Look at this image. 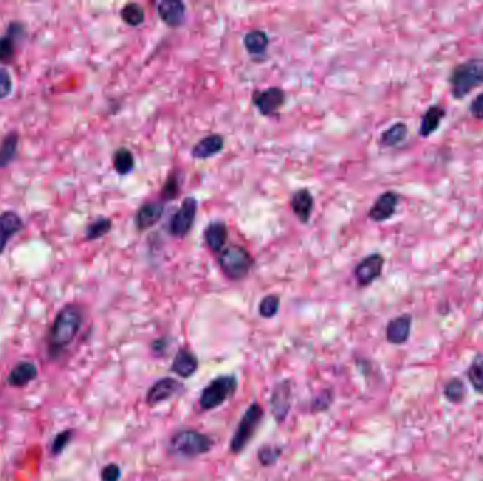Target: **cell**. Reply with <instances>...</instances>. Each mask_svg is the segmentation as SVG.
Segmentation results:
<instances>
[{"mask_svg": "<svg viewBox=\"0 0 483 481\" xmlns=\"http://www.w3.org/2000/svg\"><path fill=\"white\" fill-rule=\"evenodd\" d=\"M83 322L82 308L76 304L66 305L54 318L47 335V348L51 358L60 357L78 336Z\"/></svg>", "mask_w": 483, "mask_h": 481, "instance_id": "obj_1", "label": "cell"}, {"mask_svg": "<svg viewBox=\"0 0 483 481\" xmlns=\"http://www.w3.org/2000/svg\"><path fill=\"white\" fill-rule=\"evenodd\" d=\"M448 82L454 99L467 98L474 89L483 85V58H472L458 64L449 73Z\"/></svg>", "mask_w": 483, "mask_h": 481, "instance_id": "obj_2", "label": "cell"}, {"mask_svg": "<svg viewBox=\"0 0 483 481\" xmlns=\"http://www.w3.org/2000/svg\"><path fill=\"white\" fill-rule=\"evenodd\" d=\"M213 448V439L203 432L194 429H184L176 432L168 443V449L173 455L194 459L207 455Z\"/></svg>", "mask_w": 483, "mask_h": 481, "instance_id": "obj_3", "label": "cell"}, {"mask_svg": "<svg viewBox=\"0 0 483 481\" xmlns=\"http://www.w3.org/2000/svg\"><path fill=\"white\" fill-rule=\"evenodd\" d=\"M218 264L222 273L232 281H240L250 273L255 260L252 254L242 246H229L219 254Z\"/></svg>", "mask_w": 483, "mask_h": 481, "instance_id": "obj_4", "label": "cell"}, {"mask_svg": "<svg viewBox=\"0 0 483 481\" xmlns=\"http://www.w3.org/2000/svg\"><path fill=\"white\" fill-rule=\"evenodd\" d=\"M238 378L232 374L215 377L203 390L200 397V407L203 411H212L230 400L238 390Z\"/></svg>", "mask_w": 483, "mask_h": 481, "instance_id": "obj_5", "label": "cell"}, {"mask_svg": "<svg viewBox=\"0 0 483 481\" xmlns=\"http://www.w3.org/2000/svg\"><path fill=\"white\" fill-rule=\"evenodd\" d=\"M263 416H265V411L258 403H253L245 411L235 430V435L229 443V449L233 455H239L246 449L250 439L255 436Z\"/></svg>", "mask_w": 483, "mask_h": 481, "instance_id": "obj_6", "label": "cell"}, {"mask_svg": "<svg viewBox=\"0 0 483 481\" xmlns=\"http://www.w3.org/2000/svg\"><path fill=\"white\" fill-rule=\"evenodd\" d=\"M198 210V202L194 197H188L183 201L181 207L173 214L168 230L174 237H184L190 233L194 226Z\"/></svg>", "mask_w": 483, "mask_h": 481, "instance_id": "obj_7", "label": "cell"}, {"mask_svg": "<svg viewBox=\"0 0 483 481\" xmlns=\"http://www.w3.org/2000/svg\"><path fill=\"white\" fill-rule=\"evenodd\" d=\"M293 404V386L290 380L277 383L270 397V411L273 413L277 423L281 425L291 410Z\"/></svg>", "mask_w": 483, "mask_h": 481, "instance_id": "obj_8", "label": "cell"}, {"mask_svg": "<svg viewBox=\"0 0 483 481\" xmlns=\"http://www.w3.org/2000/svg\"><path fill=\"white\" fill-rule=\"evenodd\" d=\"M383 267L385 257L380 253H372L357 263L353 275L360 286H367L382 275Z\"/></svg>", "mask_w": 483, "mask_h": 481, "instance_id": "obj_9", "label": "cell"}, {"mask_svg": "<svg viewBox=\"0 0 483 481\" xmlns=\"http://www.w3.org/2000/svg\"><path fill=\"white\" fill-rule=\"evenodd\" d=\"M252 102L263 116H270L283 108L285 102V93L278 86H270L263 90H256L252 96Z\"/></svg>", "mask_w": 483, "mask_h": 481, "instance_id": "obj_10", "label": "cell"}, {"mask_svg": "<svg viewBox=\"0 0 483 481\" xmlns=\"http://www.w3.org/2000/svg\"><path fill=\"white\" fill-rule=\"evenodd\" d=\"M183 390H184V386L178 380L171 378V377L160 378L158 381H156L148 388V391L146 394V403L151 407L158 405V404L173 398L174 395L180 394Z\"/></svg>", "mask_w": 483, "mask_h": 481, "instance_id": "obj_11", "label": "cell"}, {"mask_svg": "<svg viewBox=\"0 0 483 481\" xmlns=\"http://www.w3.org/2000/svg\"><path fill=\"white\" fill-rule=\"evenodd\" d=\"M399 202H400V195L397 192L386 191L375 201L373 207L369 209L367 216L376 223H383L395 216Z\"/></svg>", "mask_w": 483, "mask_h": 481, "instance_id": "obj_12", "label": "cell"}, {"mask_svg": "<svg viewBox=\"0 0 483 481\" xmlns=\"http://www.w3.org/2000/svg\"><path fill=\"white\" fill-rule=\"evenodd\" d=\"M39 376V368L36 363L23 360L19 361L7 374V384L13 388H21L34 381Z\"/></svg>", "mask_w": 483, "mask_h": 481, "instance_id": "obj_13", "label": "cell"}, {"mask_svg": "<svg viewBox=\"0 0 483 481\" xmlns=\"http://www.w3.org/2000/svg\"><path fill=\"white\" fill-rule=\"evenodd\" d=\"M413 318L409 314L392 319L386 326V339L392 344L406 343L410 338Z\"/></svg>", "mask_w": 483, "mask_h": 481, "instance_id": "obj_14", "label": "cell"}, {"mask_svg": "<svg viewBox=\"0 0 483 481\" xmlns=\"http://www.w3.org/2000/svg\"><path fill=\"white\" fill-rule=\"evenodd\" d=\"M198 357L188 348H180L171 363V371L181 378L193 377L198 370Z\"/></svg>", "mask_w": 483, "mask_h": 481, "instance_id": "obj_15", "label": "cell"}, {"mask_svg": "<svg viewBox=\"0 0 483 481\" xmlns=\"http://www.w3.org/2000/svg\"><path fill=\"white\" fill-rule=\"evenodd\" d=\"M158 17L170 27H178L185 19V4L180 0H163L157 6Z\"/></svg>", "mask_w": 483, "mask_h": 481, "instance_id": "obj_16", "label": "cell"}, {"mask_svg": "<svg viewBox=\"0 0 483 481\" xmlns=\"http://www.w3.org/2000/svg\"><path fill=\"white\" fill-rule=\"evenodd\" d=\"M23 219L13 210L0 213V254L4 252L9 240L23 229Z\"/></svg>", "mask_w": 483, "mask_h": 481, "instance_id": "obj_17", "label": "cell"}, {"mask_svg": "<svg viewBox=\"0 0 483 481\" xmlns=\"http://www.w3.org/2000/svg\"><path fill=\"white\" fill-rule=\"evenodd\" d=\"M164 213V204L161 202H147L138 207L135 216V224L138 230L143 232L160 222Z\"/></svg>", "mask_w": 483, "mask_h": 481, "instance_id": "obj_18", "label": "cell"}, {"mask_svg": "<svg viewBox=\"0 0 483 481\" xmlns=\"http://www.w3.org/2000/svg\"><path fill=\"white\" fill-rule=\"evenodd\" d=\"M291 209L294 212V214L297 216V219L301 223H308L311 219V213L314 209V197L311 194L310 190H298L294 192V195L291 197Z\"/></svg>", "mask_w": 483, "mask_h": 481, "instance_id": "obj_19", "label": "cell"}, {"mask_svg": "<svg viewBox=\"0 0 483 481\" xmlns=\"http://www.w3.org/2000/svg\"><path fill=\"white\" fill-rule=\"evenodd\" d=\"M445 115H447V112L442 106H439V105L429 106L425 110L424 116L421 118V125H420V129H418L420 138H427L432 136L439 129Z\"/></svg>", "mask_w": 483, "mask_h": 481, "instance_id": "obj_20", "label": "cell"}, {"mask_svg": "<svg viewBox=\"0 0 483 481\" xmlns=\"http://www.w3.org/2000/svg\"><path fill=\"white\" fill-rule=\"evenodd\" d=\"M204 239L208 247L218 253L222 252L228 240V227L222 220L210 222L204 230Z\"/></svg>", "mask_w": 483, "mask_h": 481, "instance_id": "obj_21", "label": "cell"}, {"mask_svg": "<svg viewBox=\"0 0 483 481\" xmlns=\"http://www.w3.org/2000/svg\"><path fill=\"white\" fill-rule=\"evenodd\" d=\"M223 144H225V140L220 135H210V136L203 138L201 141H198L194 145L191 154L194 158L207 160L216 155L218 152H220L223 148Z\"/></svg>", "mask_w": 483, "mask_h": 481, "instance_id": "obj_22", "label": "cell"}, {"mask_svg": "<svg viewBox=\"0 0 483 481\" xmlns=\"http://www.w3.org/2000/svg\"><path fill=\"white\" fill-rule=\"evenodd\" d=\"M243 46L250 56H262L269 47V36L262 30H252L245 36Z\"/></svg>", "mask_w": 483, "mask_h": 481, "instance_id": "obj_23", "label": "cell"}, {"mask_svg": "<svg viewBox=\"0 0 483 481\" xmlns=\"http://www.w3.org/2000/svg\"><path fill=\"white\" fill-rule=\"evenodd\" d=\"M19 141L17 132L7 133L0 141V168H6L14 161L19 151Z\"/></svg>", "mask_w": 483, "mask_h": 481, "instance_id": "obj_24", "label": "cell"}, {"mask_svg": "<svg viewBox=\"0 0 483 481\" xmlns=\"http://www.w3.org/2000/svg\"><path fill=\"white\" fill-rule=\"evenodd\" d=\"M409 135V128L403 122H397L385 130L380 136V145L383 147H396L402 144Z\"/></svg>", "mask_w": 483, "mask_h": 481, "instance_id": "obj_25", "label": "cell"}, {"mask_svg": "<svg viewBox=\"0 0 483 481\" xmlns=\"http://www.w3.org/2000/svg\"><path fill=\"white\" fill-rule=\"evenodd\" d=\"M135 157L133 152L126 148V147H121L115 151L113 154V168L119 175H128L133 171L135 168Z\"/></svg>", "mask_w": 483, "mask_h": 481, "instance_id": "obj_26", "label": "cell"}, {"mask_svg": "<svg viewBox=\"0 0 483 481\" xmlns=\"http://www.w3.org/2000/svg\"><path fill=\"white\" fill-rule=\"evenodd\" d=\"M112 230V220L109 217H98L92 223H89L85 229L86 240H98L106 236Z\"/></svg>", "mask_w": 483, "mask_h": 481, "instance_id": "obj_27", "label": "cell"}, {"mask_svg": "<svg viewBox=\"0 0 483 481\" xmlns=\"http://www.w3.org/2000/svg\"><path fill=\"white\" fill-rule=\"evenodd\" d=\"M121 19L131 27H138L144 23L146 11L138 3H128L121 10Z\"/></svg>", "mask_w": 483, "mask_h": 481, "instance_id": "obj_28", "label": "cell"}, {"mask_svg": "<svg viewBox=\"0 0 483 481\" xmlns=\"http://www.w3.org/2000/svg\"><path fill=\"white\" fill-rule=\"evenodd\" d=\"M283 448L278 445H263L258 450V460L263 467H273L283 455Z\"/></svg>", "mask_w": 483, "mask_h": 481, "instance_id": "obj_29", "label": "cell"}, {"mask_svg": "<svg viewBox=\"0 0 483 481\" xmlns=\"http://www.w3.org/2000/svg\"><path fill=\"white\" fill-rule=\"evenodd\" d=\"M468 378L472 384V387L477 390V393L483 394V354H478L469 368H468Z\"/></svg>", "mask_w": 483, "mask_h": 481, "instance_id": "obj_30", "label": "cell"}, {"mask_svg": "<svg viewBox=\"0 0 483 481\" xmlns=\"http://www.w3.org/2000/svg\"><path fill=\"white\" fill-rule=\"evenodd\" d=\"M465 386L461 380L458 378H452L451 381H448V384L445 386V390H444V395L447 397L448 401L451 403H461L464 398H465Z\"/></svg>", "mask_w": 483, "mask_h": 481, "instance_id": "obj_31", "label": "cell"}, {"mask_svg": "<svg viewBox=\"0 0 483 481\" xmlns=\"http://www.w3.org/2000/svg\"><path fill=\"white\" fill-rule=\"evenodd\" d=\"M334 403V391L331 388H325L320 391L311 403V411L312 413H324L330 410V407Z\"/></svg>", "mask_w": 483, "mask_h": 481, "instance_id": "obj_32", "label": "cell"}, {"mask_svg": "<svg viewBox=\"0 0 483 481\" xmlns=\"http://www.w3.org/2000/svg\"><path fill=\"white\" fill-rule=\"evenodd\" d=\"M278 309H280V298L275 294L266 295L259 304V314L262 318L266 319H272L273 316H276Z\"/></svg>", "mask_w": 483, "mask_h": 481, "instance_id": "obj_33", "label": "cell"}, {"mask_svg": "<svg viewBox=\"0 0 483 481\" xmlns=\"http://www.w3.org/2000/svg\"><path fill=\"white\" fill-rule=\"evenodd\" d=\"M180 191H181V184H180L178 174L173 172L167 178V181H166V184L161 190V197H163L164 201H173L180 195Z\"/></svg>", "mask_w": 483, "mask_h": 481, "instance_id": "obj_34", "label": "cell"}, {"mask_svg": "<svg viewBox=\"0 0 483 481\" xmlns=\"http://www.w3.org/2000/svg\"><path fill=\"white\" fill-rule=\"evenodd\" d=\"M16 41L9 36L0 37V63L10 64L16 57Z\"/></svg>", "mask_w": 483, "mask_h": 481, "instance_id": "obj_35", "label": "cell"}, {"mask_svg": "<svg viewBox=\"0 0 483 481\" xmlns=\"http://www.w3.org/2000/svg\"><path fill=\"white\" fill-rule=\"evenodd\" d=\"M72 436H73V430H63L60 432L51 442V453L54 456H59L61 455L66 448L68 446L69 442L72 440Z\"/></svg>", "mask_w": 483, "mask_h": 481, "instance_id": "obj_36", "label": "cell"}, {"mask_svg": "<svg viewBox=\"0 0 483 481\" xmlns=\"http://www.w3.org/2000/svg\"><path fill=\"white\" fill-rule=\"evenodd\" d=\"M13 90L11 75L4 67H0V100L10 96Z\"/></svg>", "mask_w": 483, "mask_h": 481, "instance_id": "obj_37", "label": "cell"}, {"mask_svg": "<svg viewBox=\"0 0 483 481\" xmlns=\"http://www.w3.org/2000/svg\"><path fill=\"white\" fill-rule=\"evenodd\" d=\"M121 476H122V470L115 463L106 465L102 469V472H101V479H102V481H119L121 480Z\"/></svg>", "mask_w": 483, "mask_h": 481, "instance_id": "obj_38", "label": "cell"}, {"mask_svg": "<svg viewBox=\"0 0 483 481\" xmlns=\"http://www.w3.org/2000/svg\"><path fill=\"white\" fill-rule=\"evenodd\" d=\"M6 36L13 38L16 43H19V41H21V38L26 37V29H24V26L21 23L13 21V23L9 24Z\"/></svg>", "mask_w": 483, "mask_h": 481, "instance_id": "obj_39", "label": "cell"}, {"mask_svg": "<svg viewBox=\"0 0 483 481\" xmlns=\"http://www.w3.org/2000/svg\"><path fill=\"white\" fill-rule=\"evenodd\" d=\"M469 112L471 115L478 119V120H483V92L479 93L469 105Z\"/></svg>", "mask_w": 483, "mask_h": 481, "instance_id": "obj_40", "label": "cell"}, {"mask_svg": "<svg viewBox=\"0 0 483 481\" xmlns=\"http://www.w3.org/2000/svg\"><path fill=\"white\" fill-rule=\"evenodd\" d=\"M167 347H168V342H167L166 338H160V339H157V341H154L153 343L150 344V348L153 350V353L158 354V356L164 354Z\"/></svg>", "mask_w": 483, "mask_h": 481, "instance_id": "obj_41", "label": "cell"}]
</instances>
